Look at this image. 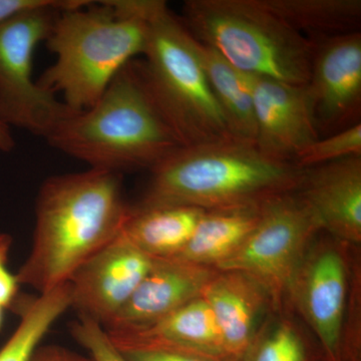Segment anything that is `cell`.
Returning <instances> with one entry per match:
<instances>
[{
	"label": "cell",
	"mask_w": 361,
	"mask_h": 361,
	"mask_svg": "<svg viewBox=\"0 0 361 361\" xmlns=\"http://www.w3.org/2000/svg\"><path fill=\"white\" fill-rule=\"evenodd\" d=\"M320 232L319 223L296 191L273 197L261 205L260 219L241 248L217 270H238L255 278L276 310H283L292 278Z\"/></svg>",
	"instance_id": "9"
},
{
	"label": "cell",
	"mask_w": 361,
	"mask_h": 361,
	"mask_svg": "<svg viewBox=\"0 0 361 361\" xmlns=\"http://www.w3.org/2000/svg\"><path fill=\"white\" fill-rule=\"evenodd\" d=\"M147 39L146 20L133 0H71L45 40L56 61L37 85L61 94L73 111L89 110L116 75L142 56Z\"/></svg>",
	"instance_id": "2"
},
{
	"label": "cell",
	"mask_w": 361,
	"mask_h": 361,
	"mask_svg": "<svg viewBox=\"0 0 361 361\" xmlns=\"http://www.w3.org/2000/svg\"><path fill=\"white\" fill-rule=\"evenodd\" d=\"M11 245V238L6 235V238L0 244V306L6 308L11 307L18 299V278L7 269V256Z\"/></svg>",
	"instance_id": "26"
},
{
	"label": "cell",
	"mask_w": 361,
	"mask_h": 361,
	"mask_svg": "<svg viewBox=\"0 0 361 361\" xmlns=\"http://www.w3.org/2000/svg\"><path fill=\"white\" fill-rule=\"evenodd\" d=\"M201 296L212 308L228 353L238 358L268 315L277 310L267 289L238 270H217Z\"/></svg>",
	"instance_id": "15"
},
{
	"label": "cell",
	"mask_w": 361,
	"mask_h": 361,
	"mask_svg": "<svg viewBox=\"0 0 361 361\" xmlns=\"http://www.w3.org/2000/svg\"><path fill=\"white\" fill-rule=\"evenodd\" d=\"M6 234H0V244H1V242L6 238Z\"/></svg>",
	"instance_id": "31"
},
{
	"label": "cell",
	"mask_w": 361,
	"mask_h": 361,
	"mask_svg": "<svg viewBox=\"0 0 361 361\" xmlns=\"http://www.w3.org/2000/svg\"><path fill=\"white\" fill-rule=\"evenodd\" d=\"M71 336L87 351L94 361H128L111 341L106 330L99 323L78 315L70 325Z\"/></svg>",
	"instance_id": "25"
},
{
	"label": "cell",
	"mask_w": 361,
	"mask_h": 361,
	"mask_svg": "<svg viewBox=\"0 0 361 361\" xmlns=\"http://www.w3.org/2000/svg\"><path fill=\"white\" fill-rule=\"evenodd\" d=\"M71 0H45L0 23V123L47 139L71 110L32 80L33 54Z\"/></svg>",
	"instance_id": "8"
},
{
	"label": "cell",
	"mask_w": 361,
	"mask_h": 361,
	"mask_svg": "<svg viewBox=\"0 0 361 361\" xmlns=\"http://www.w3.org/2000/svg\"><path fill=\"white\" fill-rule=\"evenodd\" d=\"M108 334V332H106ZM116 348L128 361H238L233 356L207 355L156 339L109 334Z\"/></svg>",
	"instance_id": "23"
},
{
	"label": "cell",
	"mask_w": 361,
	"mask_h": 361,
	"mask_svg": "<svg viewBox=\"0 0 361 361\" xmlns=\"http://www.w3.org/2000/svg\"><path fill=\"white\" fill-rule=\"evenodd\" d=\"M204 212L187 206H130L121 234L152 259L172 258L191 239Z\"/></svg>",
	"instance_id": "16"
},
{
	"label": "cell",
	"mask_w": 361,
	"mask_h": 361,
	"mask_svg": "<svg viewBox=\"0 0 361 361\" xmlns=\"http://www.w3.org/2000/svg\"><path fill=\"white\" fill-rule=\"evenodd\" d=\"M238 361H322V356L310 332L283 308L268 315Z\"/></svg>",
	"instance_id": "21"
},
{
	"label": "cell",
	"mask_w": 361,
	"mask_h": 361,
	"mask_svg": "<svg viewBox=\"0 0 361 361\" xmlns=\"http://www.w3.org/2000/svg\"><path fill=\"white\" fill-rule=\"evenodd\" d=\"M137 206L220 210L259 205L296 191L304 169L263 155L253 142L231 139L180 147L151 170Z\"/></svg>",
	"instance_id": "4"
},
{
	"label": "cell",
	"mask_w": 361,
	"mask_h": 361,
	"mask_svg": "<svg viewBox=\"0 0 361 361\" xmlns=\"http://www.w3.org/2000/svg\"><path fill=\"white\" fill-rule=\"evenodd\" d=\"M45 140L90 169L118 174L151 171L182 147L149 94L137 59L92 108L71 114Z\"/></svg>",
	"instance_id": "3"
},
{
	"label": "cell",
	"mask_w": 361,
	"mask_h": 361,
	"mask_svg": "<svg viewBox=\"0 0 361 361\" xmlns=\"http://www.w3.org/2000/svg\"><path fill=\"white\" fill-rule=\"evenodd\" d=\"M353 156H361V123L317 140L296 157L294 164L308 169Z\"/></svg>",
	"instance_id": "24"
},
{
	"label": "cell",
	"mask_w": 361,
	"mask_h": 361,
	"mask_svg": "<svg viewBox=\"0 0 361 361\" xmlns=\"http://www.w3.org/2000/svg\"><path fill=\"white\" fill-rule=\"evenodd\" d=\"M180 20L242 73L295 85L310 80L312 40L259 0H188Z\"/></svg>",
	"instance_id": "6"
},
{
	"label": "cell",
	"mask_w": 361,
	"mask_h": 361,
	"mask_svg": "<svg viewBox=\"0 0 361 361\" xmlns=\"http://www.w3.org/2000/svg\"><path fill=\"white\" fill-rule=\"evenodd\" d=\"M216 272L214 268L179 259H154L134 294L104 330L108 334H125L159 322L201 296Z\"/></svg>",
	"instance_id": "13"
},
{
	"label": "cell",
	"mask_w": 361,
	"mask_h": 361,
	"mask_svg": "<svg viewBox=\"0 0 361 361\" xmlns=\"http://www.w3.org/2000/svg\"><path fill=\"white\" fill-rule=\"evenodd\" d=\"M307 39L360 32V0H259Z\"/></svg>",
	"instance_id": "20"
},
{
	"label": "cell",
	"mask_w": 361,
	"mask_h": 361,
	"mask_svg": "<svg viewBox=\"0 0 361 361\" xmlns=\"http://www.w3.org/2000/svg\"><path fill=\"white\" fill-rule=\"evenodd\" d=\"M153 262L120 233L71 276V308L106 326L129 301Z\"/></svg>",
	"instance_id": "11"
},
{
	"label": "cell",
	"mask_w": 361,
	"mask_h": 361,
	"mask_svg": "<svg viewBox=\"0 0 361 361\" xmlns=\"http://www.w3.org/2000/svg\"><path fill=\"white\" fill-rule=\"evenodd\" d=\"M311 40L313 56L305 92L322 139L361 123V33Z\"/></svg>",
	"instance_id": "10"
},
{
	"label": "cell",
	"mask_w": 361,
	"mask_h": 361,
	"mask_svg": "<svg viewBox=\"0 0 361 361\" xmlns=\"http://www.w3.org/2000/svg\"><path fill=\"white\" fill-rule=\"evenodd\" d=\"M26 302L18 307L20 324L0 348V361L30 360L52 324L71 307V285H59Z\"/></svg>",
	"instance_id": "22"
},
{
	"label": "cell",
	"mask_w": 361,
	"mask_h": 361,
	"mask_svg": "<svg viewBox=\"0 0 361 361\" xmlns=\"http://www.w3.org/2000/svg\"><path fill=\"white\" fill-rule=\"evenodd\" d=\"M4 308L0 306V330H1L2 324H4Z\"/></svg>",
	"instance_id": "30"
},
{
	"label": "cell",
	"mask_w": 361,
	"mask_h": 361,
	"mask_svg": "<svg viewBox=\"0 0 361 361\" xmlns=\"http://www.w3.org/2000/svg\"><path fill=\"white\" fill-rule=\"evenodd\" d=\"M199 56L214 96L224 116L233 139L256 141V122L250 90L243 73L208 45L197 40Z\"/></svg>",
	"instance_id": "19"
},
{
	"label": "cell",
	"mask_w": 361,
	"mask_h": 361,
	"mask_svg": "<svg viewBox=\"0 0 361 361\" xmlns=\"http://www.w3.org/2000/svg\"><path fill=\"white\" fill-rule=\"evenodd\" d=\"M45 0H0V23L21 11L39 6Z\"/></svg>",
	"instance_id": "28"
},
{
	"label": "cell",
	"mask_w": 361,
	"mask_h": 361,
	"mask_svg": "<svg viewBox=\"0 0 361 361\" xmlns=\"http://www.w3.org/2000/svg\"><path fill=\"white\" fill-rule=\"evenodd\" d=\"M109 334L156 339L207 355L232 356L226 348L222 331L212 308L202 296L180 306L145 329L125 334Z\"/></svg>",
	"instance_id": "18"
},
{
	"label": "cell",
	"mask_w": 361,
	"mask_h": 361,
	"mask_svg": "<svg viewBox=\"0 0 361 361\" xmlns=\"http://www.w3.org/2000/svg\"><path fill=\"white\" fill-rule=\"evenodd\" d=\"M14 140L11 128L0 123V152H9L13 149Z\"/></svg>",
	"instance_id": "29"
},
{
	"label": "cell",
	"mask_w": 361,
	"mask_h": 361,
	"mask_svg": "<svg viewBox=\"0 0 361 361\" xmlns=\"http://www.w3.org/2000/svg\"><path fill=\"white\" fill-rule=\"evenodd\" d=\"M148 39L139 59L145 84L182 147L231 140L199 56L197 39L161 0H133Z\"/></svg>",
	"instance_id": "5"
},
{
	"label": "cell",
	"mask_w": 361,
	"mask_h": 361,
	"mask_svg": "<svg viewBox=\"0 0 361 361\" xmlns=\"http://www.w3.org/2000/svg\"><path fill=\"white\" fill-rule=\"evenodd\" d=\"M262 204L205 211L186 246L172 258L217 269L253 231Z\"/></svg>",
	"instance_id": "17"
},
{
	"label": "cell",
	"mask_w": 361,
	"mask_h": 361,
	"mask_svg": "<svg viewBox=\"0 0 361 361\" xmlns=\"http://www.w3.org/2000/svg\"><path fill=\"white\" fill-rule=\"evenodd\" d=\"M256 122V148L273 160L294 163L319 135L311 118L305 85L244 73Z\"/></svg>",
	"instance_id": "12"
},
{
	"label": "cell",
	"mask_w": 361,
	"mask_h": 361,
	"mask_svg": "<svg viewBox=\"0 0 361 361\" xmlns=\"http://www.w3.org/2000/svg\"><path fill=\"white\" fill-rule=\"evenodd\" d=\"M129 210L118 173L90 169L44 180L35 203L32 250L16 275L18 283L39 294L68 283L120 235Z\"/></svg>",
	"instance_id": "1"
},
{
	"label": "cell",
	"mask_w": 361,
	"mask_h": 361,
	"mask_svg": "<svg viewBox=\"0 0 361 361\" xmlns=\"http://www.w3.org/2000/svg\"><path fill=\"white\" fill-rule=\"evenodd\" d=\"M30 361H94V360L89 355H82L70 348L51 344V345H39L35 349Z\"/></svg>",
	"instance_id": "27"
},
{
	"label": "cell",
	"mask_w": 361,
	"mask_h": 361,
	"mask_svg": "<svg viewBox=\"0 0 361 361\" xmlns=\"http://www.w3.org/2000/svg\"><path fill=\"white\" fill-rule=\"evenodd\" d=\"M296 192L322 232L350 246H360L361 156L304 169Z\"/></svg>",
	"instance_id": "14"
},
{
	"label": "cell",
	"mask_w": 361,
	"mask_h": 361,
	"mask_svg": "<svg viewBox=\"0 0 361 361\" xmlns=\"http://www.w3.org/2000/svg\"><path fill=\"white\" fill-rule=\"evenodd\" d=\"M316 236L287 289L285 304L308 326L322 361H343L351 312L360 303V268L345 242Z\"/></svg>",
	"instance_id": "7"
}]
</instances>
